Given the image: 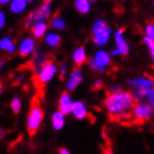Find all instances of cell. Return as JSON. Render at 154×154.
I'll return each instance as SVG.
<instances>
[{
  "instance_id": "37",
  "label": "cell",
  "mask_w": 154,
  "mask_h": 154,
  "mask_svg": "<svg viewBox=\"0 0 154 154\" xmlns=\"http://www.w3.org/2000/svg\"><path fill=\"white\" fill-rule=\"evenodd\" d=\"M92 1H96V0H92Z\"/></svg>"
},
{
  "instance_id": "19",
  "label": "cell",
  "mask_w": 154,
  "mask_h": 154,
  "mask_svg": "<svg viewBox=\"0 0 154 154\" xmlns=\"http://www.w3.org/2000/svg\"><path fill=\"white\" fill-rule=\"evenodd\" d=\"M26 7V0H13L10 8L14 13H20Z\"/></svg>"
},
{
  "instance_id": "34",
  "label": "cell",
  "mask_w": 154,
  "mask_h": 154,
  "mask_svg": "<svg viewBox=\"0 0 154 154\" xmlns=\"http://www.w3.org/2000/svg\"><path fill=\"white\" fill-rule=\"evenodd\" d=\"M1 90H2V83L0 82V94H1Z\"/></svg>"
},
{
  "instance_id": "15",
  "label": "cell",
  "mask_w": 154,
  "mask_h": 154,
  "mask_svg": "<svg viewBox=\"0 0 154 154\" xmlns=\"http://www.w3.org/2000/svg\"><path fill=\"white\" fill-rule=\"evenodd\" d=\"M73 59H74V63L77 64V68L81 66L83 64V62L86 61V52L83 47H79L77 51L73 54Z\"/></svg>"
},
{
  "instance_id": "18",
  "label": "cell",
  "mask_w": 154,
  "mask_h": 154,
  "mask_svg": "<svg viewBox=\"0 0 154 154\" xmlns=\"http://www.w3.org/2000/svg\"><path fill=\"white\" fill-rule=\"evenodd\" d=\"M75 7H77L78 11L81 14H86L89 11L90 4L88 0H77L75 2Z\"/></svg>"
},
{
  "instance_id": "33",
  "label": "cell",
  "mask_w": 154,
  "mask_h": 154,
  "mask_svg": "<svg viewBox=\"0 0 154 154\" xmlns=\"http://www.w3.org/2000/svg\"><path fill=\"white\" fill-rule=\"evenodd\" d=\"M9 0H0V5H4L6 4V2H8Z\"/></svg>"
},
{
  "instance_id": "20",
  "label": "cell",
  "mask_w": 154,
  "mask_h": 154,
  "mask_svg": "<svg viewBox=\"0 0 154 154\" xmlns=\"http://www.w3.org/2000/svg\"><path fill=\"white\" fill-rule=\"evenodd\" d=\"M46 42L47 44H50L51 46H60L61 43H62V39H61V37L59 36V35L56 34H50L46 36Z\"/></svg>"
},
{
  "instance_id": "30",
  "label": "cell",
  "mask_w": 154,
  "mask_h": 154,
  "mask_svg": "<svg viewBox=\"0 0 154 154\" xmlns=\"http://www.w3.org/2000/svg\"><path fill=\"white\" fill-rule=\"evenodd\" d=\"M5 25V15L2 13H0V28Z\"/></svg>"
},
{
  "instance_id": "4",
  "label": "cell",
  "mask_w": 154,
  "mask_h": 154,
  "mask_svg": "<svg viewBox=\"0 0 154 154\" xmlns=\"http://www.w3.org/2000/svg\"><path fill=\"white\" fill-rule=\"evenodd\" d=\"M51 1L52 0H45L43 6L39 9L35 10L27 17L25 23V28H33L39 23L46 20L48 16H50V7H51Z\"/></svg>"
},
{
  "instance_id": "25",
  "label": "cell",
  "mask_w": 154,
  "mask_h": 154,
  "mask_svg": "<svg viewBox=\"0 0 154 154\" xmlns=\"http://www.w3.org/2000/svg\"><path fill=\"white\" fill-rule=\"evenodd\" d=\"M144 41H145V43L149 45V47H150L151 54H152V57H153V61H154V39H151V38H149V37H145Z\"/></svg>"
},
{
  "instance_id": "35",
  "label": "cell",
  "mask_w": 154,
  "mask_h": 154,
  "mask_svg": "<svg viewBox=\"0 0 154 154\" xmlns=\"http://www.w3.org/2000/svg\"><path fill=\"white\" fill-rule=\"evenodd\" d=\"M2 66V61H0V68Z\"/></svg>"
},
{
  "instance_id": "27",
  "label": "cell",
  "mask_w": 154,
  "mask_h": 154,
  "mask_svg": "<svg viewBox=\"0 0 154 154\" xmlns=\"http://www.w3.org/2000/svg\"><path fill=\"white\" fill-rule=\"evenodd\" d=\"M147 99H149V103H150L154 109V89H152L150 91V94L147 96Z\"/></svg>"
},
{
  "instance_id": "2",
  "label": "cell",
  "mask_w": 154,
  "mask_h": 154,
  "mask_svg": "<svg viewBox=\"0 0 154 154\" xmlns=\"http://www.w3.org/2000/svg\"><path fill=\"white\" fill-rule=\"evenodd\" d=\"M44 118V111L41 105V97L36 94L30 101V110L27 118V131L30 136H34Z\"/></svg>"
},
{
  "instance_id": "21",
  "label": "cell",
  "mask_w": 154,
  "mask_h": 154,
  "mask_svg": "<svg viewBox=\"0 0 154 154\" xmlns=\"http://www.w3.org/2000/svg\"><path fill=\"white\" fill-rule=\"evenodd\" d=\"M0 48L6 50V51H9V52H14L15 46H14V44L10 42L9 38H4L0 42Z\"/></svg>"
},
{
  "instance_id": "24",
  "label": "cell",
  "mask_w": 154,
  "mask_h": 154,
  "mask_svg": "<svg viewBox=\"0 0 154 154\" xmlns=\"http://www.w3.org/2000/svg\"><path fill=\"white\" fill-rule=\"evenodd\" d=\"M52 26H53V27H55V28H57V29H63V28L65 27L63 19H61V18H56V17L52 20Z\"/></svg>"
},
{
  "instance_id": "1",
  "label": "cell",
  "mask_w": 154,
  "mask_h": 154,
  "mask_svg": "<svg viewBox=\"0 0 154 154\" xmlns=\"http://www.w3.org/2000/svg\"><path fill=\"white\" fill-rule=\"evenodd\" d=\"M138 101L129 92L107 94L105 106L109 114V119L124 125H132L133 109Z\"/></svg>"
},
{
  "instance_id": "14",
  "label": "cell",
  "mask_w": 154,
  "mask_h": 154,
  "mask_svg": "<svg viewBox=\"0 0 154 154\" xmlns=\"http://www.w3.org/2000/svg\"><path fill=\"white\" fill-rule=\"evenodd\" d=\"M151 88H144V87H135L134 89H133V96H134V98L136 99L137 101L138 100H141V99L145 98L149 96L151 91Z\"/></svg>"
},
{
  "instance_id": "28",
  "label": "cell",
  "mask_w": 154,
  "mask_h": 154,
  "mask_svg": "<svg viewBox=\"0 0 154 154\" xmlns=\"http://www.w3.org/2000/svg\"><path fill=\"white\" fill-rule=\"evenodd\" d=\"M65 70H66V66H65V64H62V66H61V74H60V79H61V80H63V79H64Z\"/></svg>"
},
{
  "instance_id": "5",
  "label": "cell",
  "mask_w": 154,
  "mask_h": 154,
  "mask_svg": "<svg viewBox=\"0 0 154 154\" xmlns=\"http://www.w3.org/2000/svg\"><path fill=\"white\" fill-rule=\"evenodd\" d=\"M154 114V109L150 103H137L133 109L132 125H142L149 122Z\"/></svg>"
},
{
  "instance_id": "6",
  "label": "cell",
  "mask_w": 154,
  "mask_h": 154,
  "mask_svg": "<svg viewBox=\"0 0 154 154\" xmlns=\"http://www.w3.org/2000/svg\"><path fill=\"white\" fill-rule=\"evenodd\" d=\"M110 35V28L105 25V23L98 20L94 27V42L97 45H103L107 43Z\"/></svg>"
},
{
  "instance_id": "23",
  "label": "cell",
  "mask_w": 154,
  "mask_h": 154,
  "mask_svg": "<svg viewBox=\"0 0 154 154\" xmlns=\"http://www.w3.org/2000/svg\"><path fill=\"white\" fill-rule=\"evenodd\" d=\"M146 34H147L149 38L154 39V19L147 23V25H146Z\"/></svg>"
},
{
  "instance_id": "32",
  "label": "cell",
  "mask_w": 154,
  "mask_h": 154,
  "mask_svg": "<svg viewBox=\"0 0 154 154\" xmlns=\"http://www.w3.org/2000/svg\"><path fill=\"white\" fill-rule=\"evenodd\" d=\"M5 135H6V132H5L4 129H2V128H1V127H0V141H1L2 138H4Z\"/></svg>"
},
{
  "instance_id": "22",
  "label": "cell",
  "mask_w": 154,
  "mask_h": 154,
  "mask_svg": "<svg viewBox=\"0 0 154 154\" xmlns=\"http://www.w3.org/2000/svg\"><path fill=\"white\" fill-rule=\"evenodd\" d=\"M10 107H11V109H13L14 114H16L17 115L18 112H19V110H20V107H22V103H20V100L18 98H14L13 101H11V103H10Z\"/></svg>"
},
{
  "instance_id": "8",
  "label": "cell",
  "mask_w": 154,
  "mask_h": 154,
  "mask_svg": "<svg viewBox=\"0 0 154 154\" xmlns=\"http://www.w3.org/2000/svg\"><path fill=\"white\" fill-rule=\"evenodd\" d=\"M73 103L71 101V98L66 91H64L62 96H61L60 100H59V111L62 112L63 115H69L72 111Z\"/></svg>"
},
{
  "instance_id": "3",
  "label": "cell",
  "mask_w": 154,
  "mask_h": 154,
  "mask_svg": "<svg viewBox=\"0 0 154 154\" xmlns=\"http://www.w3.org/2000/svg\"><path fill=\"white\" fill-rule=\"evenodd\" d=\"M56 71L55 65L53 64V56L48 55L47 56V60L45 65L43 66L42 71L39 73H35L34 77H33V82H34V86L37 90V94L42 98L44 94V87L45 83L51 80L54 73Z\"/></svg>"
},
{
  "instance_id": "7",
  "label": "cell",
  "mask_w": 154,
  "mask_h": 154,
  "mask_svg": "<svg viewBox=\"0 0 154 154\" xmlns=\"http://www.w3.org/2000/svg\"><path fill=\"white\" fill-rule=\"evenodd\" d=\"M123 33H124V28L123 29H119L116 34V43H117V50L116 51H112L111 54L112 55H116V54H123V55H126L128 53V45L126 44V42L123 38Z\"/></svg>"
},
{
  "instance_id": "16",
  "label": "cell",
  "mask_w": 154,
  "mask_h": 154,
  "mask_svg": "<svg viewBox=\"0 0 154 154\" xmlns=\"http://www.w3.org/2000/svg\"><path fill=\"white\" fill-rule=\"evenodd\" d=\"M46 28L47 26L44 24V23H39L37 24L36 26H34L33 28H32V32H33V34L36 38H41L44 34H45V32H46Z\"/></svg>"
},
{
  "instance_id": "12",
  "label": "cell",
  "mask_w": 154,
  "mask_h": 154,
  "mask_svg": "<svg viewBox=\"0 0 154 154\" xmlns=\"http://www.w3.org/2000/svg\"><path fill=\"white\" fill-rule=\"evenodd\" d=\"M34 50V41L32 38H26L20 45V50H19V54L20 56L25 57L29 54L30 52Z\"/></svg>"
},
{
  "instance_id": "29",
  "label": "cell",
  "mask_w": 154,
  "mask_h": 154,
  "mask_svg": "<svg viewBox=\"0 0 154 154\" xmlns=\"http://www.w3.org/2000/svg\"><path fill=\"white\" fill-rule=\"evenodd\" d=\"M101 88H103V82L100 81V80H98V81L96 82V85L94 86L92 90H94V91H96V90H99V89H101Z\"/></svg>"
},
{
  "instance_id": "26",
  "label": "cell",
  "mask_w": 154,
  "mask_h": 154,
  "mask_svg": "<svg viewBox=\"0 0 154 154\" xmlns=\"http://www.w3.org/2000/svg\"><path fill=\"white\" fill-rule=\"evenodd\" d=\"M89 63H90V66L94 69V70H96V71H99V72H103V70H105V69H103V66H100V65H99L94 60H91Z\"/></svg>"
},
{
  "instance_id": "13",
  "label": "cell",
  "mask_w": 154,
  "mask_h": 154,
  "mask_svg": "<svg viewBox=\"0 0 154 154\" xmlns=\"http://www.w3.org/2000/svg\"><path fill=\"white\" fill-rule=\"evenodd\" d=\"M52 124H53L54 129L60 131L63 127V124H64V115L60 111L54 112L53 116H52Z\"/></svg>"
},
{
  "instance_id": "11",
  "label": "cell",
  "mask_w": 154,
  "mask_h": 154,
  "mask_svg": "<svg viewBox=\"0 0 154 154\" xmlns=\"http://www.w3.org/2000/svg\"><path fill=\"white\" fill-rule=\"evenodd\" d=\"M82 81V75H81V72H80V70L79 68H75L73 70L72 74H71V78H70V80L68 82V90H73L75 87H78V85Z\"/></svg>"
},
{
  "instance_id": "10",
  "label": "cell",
  "mask_w": 154,
  "mask_h": 154,
  "mask_svg": "<svg viewBox=\"0 0 154 154\" xmlns=\"http://www.w3.org/2000/svg\"><path fill=\"white\" fill-rule=\"evenodd\" d=\"M72 112L78 119H83V118H86L87 116H89V114L87 112L86 106L82 103H80V101H77V103H73Z\"/></svg>"
},
{
  "instance_id": "9",
  "label": "cell",
  "mask_w": 154,
  "mask_h": 154,
  "mask_svg": "<svg viewBox=\"0 0 154 154\" xmlns=\"http://www.w3.org/2000/svg\"><path fill=\"white\" fill-rule=\"evenodd\" d=\"M129 85H133L135 87H144V88L154 89V78H152L151 75H144V77L129 81Z\"/></svg>"
},
{
  "instance_id": "31",
  "label": "cell",
  "mask_w": 154,
  "mask_h": 154,
  "mask_svg": "<svg viewBox=\"0 0 154 154\" xmlns=\"http://www.w3.org/2000/svg\"><path fill=\"white\" fill-rule=\"evenodd\" d=\"M59 152H60V154H70L69 151L66 149H64V147H61L60 150H59Z\"/></svg>"
},
{
  "instance_id": "36",
  "label": "cell",
  "mask_w": 154,
  "mask_h": 154,
  "mask_svg": "<svg viewBox=\"0 0 154 154\" xmlns=\"http://www.w3.org/2000/svg\"><path fill=\"white\" fill-rule=\"evenodd\" d=\"M26 1H32V0H26Z\"/></svg>"
},
{
  "instance_id": "17",
  "label": "cell",
  "mask_w": 154,
  "mask_h": 154,
  "mask_svg": "<svg viewBox=\"0 0 154 154\" xmlns=\"http://www.w3.org/2000/svg\"><path fill=\"white\" fill-rule=\"evenodd\" d=\"M94 61H96L100 66H106L107 64H109V56H108L105 52L100 51L96 54Z\"/></svg>"
}]
</instances>
